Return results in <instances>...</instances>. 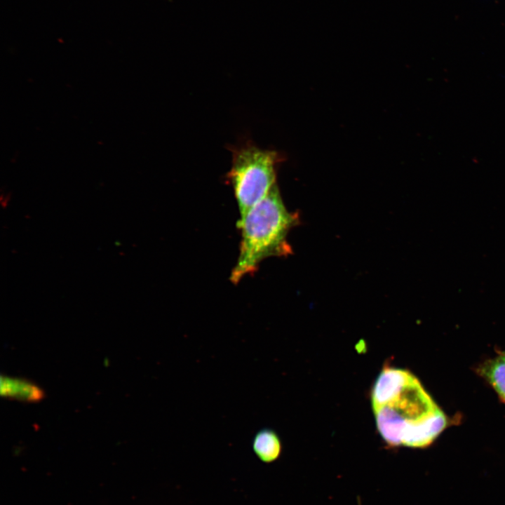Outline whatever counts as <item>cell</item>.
Wrapping results in <instances>:
<instances>
[{"instance_id":"cell-3","label":"cell","mask_w":505,"mask_h":505,"mask_svg":"<svg viewBox=\"0 0 505 505\" xmlns=\"http://www.w3.org/2000/svg\"><path fill=\"white\" fill-rule=\"evenodd\" d=\"M438 408L420 382L411 375L402 390L386 403L373 407L377 429L393 446L401 445L404 431Z\"/></svg>"},{"instance_id":"cell-1","label":"cell","mask_w":505,"mask_h":505,"mask_svg":"<svg viewBox=\"0 0 505 505\" xmlns=\"http://www.w3.org/2000/svg\"><path fill=\"white\" fill-rule=\"evenodd\" d=\"M297 221V214L287 210L276 184L238 222L241 239L230 281L237 283L253 274L266 258L290 254L292 249L287 236Z\"/></svg>"},{"instance_id":"cell-7","label":"cell","mask_w":505,"mask_h":505,"mask_svg":"<svg viewBox=\"0 0 505 505\" xmlns=\"http://www.w3.org/2000/svg\"><path fill=\"white\" fill-rule=\"evenodd\" d=\"M478 373L494 389L505 403V353L488 359L477 368Z\"/></svg>"},{"instance_id":"cell-6","label":"cell","mask_w":505,"mask_h":505,"mask_svg":"<svg viewBox=\"0 0 505 505\" xmlns=\"http://www.w3.org/2000/svg\"><path fill=\"white\" fill-rule=\"evenodd\" d=\"M0 391L2 396L23 402L36 403L44 398L41 388L28 379L1 375Z\"/></svg>"},{"instance_id":"cell-2","label":"cell","mask_w":505,"mask_h":505,"mask_svg":"<svg viewBox=\"0 0 505 505\" xmlns=\"http://www.w3.org/2000/svg\"><path fill=\"white\" fill-rule=\"evenodd\" d=\"M229 150L232 163L227 179L233 188L242 217L276 184V166L281 156L277 152L261 149L251 141L230 147Z\"/></svg>"},{"instance_id":"cell-5","label":"cell","mask_w":505,"mask_h":505,"mask_svg":"<svg viewBox=\"0 0 505 505\" xmlns=\"http://www.w3.org/2000/svg\"><path fill=\"white\" fill-rule=\"evenodd\" d=\"M412 374L398 368L386 367L382 370L372 393V406L382 405L391 400L407 384Z\"/></svg>"},{"instance_id":"cell-4","label":"cell","mask_w":505,"mask_h":505,"mask_svg":"<svg viewBox=\"0 0 505 505\" xmlns=\"http://www.w3.org/2000/svg\"><path fill=\"white\" fill-rule=\"evenodd\" d=\"M447 424V417L438 408L408 426L403 434L401 444L413 447H426L434 440Z\"/></svg>"},{"instance_id":"cell-8","label":"cell","mask_w":505,"mask_h":505,"mask_svg":"<svg viewBox=\"0 0 505 505\" xmlns=\"http://www.w3.org/2000/svg\"><path fill=\"white\" fill-rule=\"evenodd\" d=\"M252 449L260 460L267 463L271 462L281 454L280 438L272 429H262L253 437Z\"/></svg>"}]
</instances>
